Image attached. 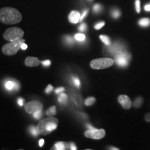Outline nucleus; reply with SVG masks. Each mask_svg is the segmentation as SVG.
Returning <instances> with one entry per match:
<instances>
[{"label": "nucleus", "mask_w": 150, "mask_h": 150, "mask_svg": "<svg viewBox=\"0 0 150 150\" xmlns=\"http://www.w3.org/2000/svg\"><path fill=\"white\" fill-rule=\"evenodd\" d=\"M22 19L21 13L16 8L6 7L0 10V21L7 25L18 23Z\"/></svg>", "instance_id": "1"}, {"label": "nucleus", "mask_w": 150, "mask_h": 150, "mask_svg": "<svg viewBox=\"0 0 150 150\" xmlns=\"http://www.w3.org/2000/svg\"><path fill=\"white\" fill-rule=\"evenodd\" d=\"M59 120L55 117L50 116L41 120L37 126L39 134L42 135L50 134L57 128Z\"/></svg>", "instance_id": "2"}, {"label": "nucleus", "mask_w": 150, "mask_h": 150, "mask_svg": "<svg viewBox=\"0 0 150 150\" xmlns=\"http://www.w3.org/2000/svg\"><path fill=\"white\" fill-rule=\"evenodd\" d=\"M25 39H20L10 43H6L2 48V52L8 56L14 55L20 48H21V45L22 43H25Z\"/></svg>", "instance_id": "3"}, {"label": "nucleus", "mask_w": 150, "mask_h": 150, "mask_svg": "<svg viewBox=\"0 0 150 150\" xmlns=\"http://www.w3.org/2000/svg\"><path fill=\"white\" fill-rule=\"evenodd\" d=\"M24 31L19 27H14L7 29L4 33V38L8 41H15L22 39Z\"/></svg>", "instance_id": "4"}, {"label": "nucleus", "mask_w": 150, "mask_h": 150, "mask_svg": "<svg viewBox=\"0 0 150 150\" xmlns=\"http://www.w3.org/2000/svg\"><path fill=\"white\" fill-rule=\"evenodd\" d=\"M114 64V61L110 58H101L93 59L90 62L91 68L95 70H101L111 67Z\"/></svg>", "instance_id": "5"}, {"label": "nucleus", "mask_w": 150, "mask_h": 150, "mask_svg": "<svg viewBox=\"0 0 150 150\" xmlns=\"http://www.w3.org/2000/svg\"><path fill=\"white\" fill-rule=\"evenodd\" d=\"M131 59V54L126 50L121 51L115 55V62L116 64L121 67H127Z\"/></svg>", "instance_id": "6"}, {"label": "nucleus", "mask_w": 150, "mask_h": 150, "mask_svg": "<svg viewBox=\"0 0 150 150\" xmlns=\"http://www.w3.org/2000/svg\"><path fill=\"white\" fill-rule=\"evenodd\" d=\"M85 136L87 138L92 139H101L105 136L106 132L103 129H93L87 130L85 133Z\"/></svg>", "instance_id": "7"}, {"label": "nucleus", "mask_w": 150, "mask_h": 150, "mask_svg": "<svg viewBox=\"0 0 150 150\" xmlns=\"http://www.w3.org/2000/svg\"><path fill=\"white\" fill-rule=\"evenodd\" d=\"M42 104L38 101H32L27 102L25 105V110L29 114H33L38 111H42Z\"/></svg>", "instance_id": "8"}, {"label": "nucleus", "mask_w": 150, "mask_h": 150, "mask_svg": "<svg viewBox=\"0 0 150 150\" xmlns=\"http://www.w3.org/2000/svg\"><path fill=\"white\" fill-rule=\"evenodd\" d=\"M118 101L119 103L125 109H129L132 106V102L129 96L125 95H121L118 97Z\"/></svg>", "instance_id": "9"}, {"label": "nucleus", "mask_w": 150, "mask_h": 150, "mask_svg": "<svg viewBox=\"0 0 150 150\" xmlns=\"http://www.w3.org/2000/svg\"><path fill=\"white\" fill-rule=\"evenodd\" d=\"M6 89L8 91H17L20 88V83L16 80H7L5 82Z\"/></svg>", "instance_id": "10"}, {"label": "nucleus", "mask_w": 150, "mask_h": 150, "mask_svg": "<svg viewBox=\"0 0 150 150\" xmlns=\"http://www.w3.org/2000/svg\"><path fill=\"white\" fill-rule=\"evenodd\" d=\"M80 12L78 11H72L69 15V20L71 23L76 24L80 22L81 18Z\"/></svg>", "instance_id": "11"}, {"label": "nucleus", "mask_w": 150, "mask_h": 150, "mask_svg": "<svg viewBox=\"0 0 150 150\" xmlns=\"http://www.w3.org/2000/svg\"><path fill=\"white\" fill-rule=\"evenodd\" d=\"M108 51L112 54H116L122 51H125V47L122 44H121L120 43H116L115 44H113L112 46L108 48Z\"/></svg>", "instance_id": "12"}, {"label": "nucleus", "mask_w": 150, "mask_h": 150, "mask_svg": "<svg viewBox=\"0 0 150 150\" xmlns=\"http://www.w3.org/2000/svg\"><path fill=\"white\" fill-rule=\"evenodd\" d=\"M25 65L28 67H36L40 64V61L37 57H27L25 61Z\"/></svg>", "instance_id": "13"}, {"label": "nucleus", "mask_w": 150, "mask_h": 150, "mask_svg": "<svg viewBox=\"0 0 150 150\" xmlns=\"http://www.w3.org/2000/svg\"><path fill=\"white\" fill-rule=\"evenodd\" d=\"M70 149V145L66 142H59L51 148L52 150H66Z\"/></svg>", "instance_id": "14"}, {"label": "nucleus", "mask_w": 150, "mask_h": 150, "mask_svg": "<svg viewBox=\"0 0 150 150\" xmlns=\"http://www.w3.org/2000/svg\"><path fill=\"white\" fill-rule=\"evenodd\" d=\"M139 24L141 27H149L150 25V19L149 18H143L140 19L139 21Z\"/></svg>", "instance_id": "15"}, {"label": "nucleus", "mask_w": 150, "mask_h": 150, "mask_svg": "<svg viewBox=\"0 0 150 150\" xmlns=\"http://www.w3.org/2000/svg\"><path fill=\"white\" fill-rule=\"evenodd\" d=\"M143 103V98L141 97H138L136 99H134V101L133 102V106L135 108H139L142 106Z\"/></svg>", "instance_id": "16"}, {"label": "nucleus", "mask_w": 150, "mask_h": 150, "mask_svg": "<svg viewBox=\"0 0 150 150\" xmlns=\"http://www.w3.org/2000/svg\"><path fill=\"white\" fill-rule=\"evenodd\" d=\"M68 100V96L65 93H62L59 95V96L58 98V101L62 105L66 104Z\"/></svg>", "instance_id": "17"}, {"label": "nucleus", "mask_w": 150, "mask_h": 150, "mask_svg": "<svg viewBox=\"0 0 150 150\" xmlns=\"http://www.w3.org/2000/svg\"><path fill=\"white\" fill-rule=\"evenodd\" d=\"M46 114L48 116H53L54 115H55L56 114V107L54 106H52L50 107L46 111Z\"/></svg>", "instance_id": "18"}, {"label": "nucleus", "mask_w": 150, "mask_h": 150, "mask_svg": "<svg viewBox=\"0 0 150 150\" xmlns=\"http://www.w3.org/2000/svg\"><path fill=\"white\" fill-rule=\"evenodd\" d=\"M100 38L105 45L106 46H110L111 44V40L109 37H108L106 35H100Z\"/></svg>", "instance_id": "19"}, {"label": "nucleus", "mask_w": 150, "mask_h": 150, "mask_svg": "<svg viewBox=\"0 0 150 150\" xmlns=\"http://www.w3.org/2000/svg\"><path fill=\"white\" fill-rule=\"evenodd\" d=\"M29 131H30V132L31 133V134L35 137L38 136V134H39L37 127H35V126H31L29 127Z\"/></svg>", "instance_id": "20"}, {"label": "nucleus", "mask_w": 150, "mask_h": 150, "mask_svg": "<svg viewBox=\"0 0 150 150\" xmlns=\"http://www.w3.org/2000/svg\"><path fill=\"white\" fill-rule=\"evenodd\" d=\"M96 102V99L95 97H90L88 98H87L85 100V103L86 106H90L92 105L95 102Z\"/></svg>", "instance_id": "21"}, {"label": "nucleus", "mask_w": 150, "mask_h": 150, "mask_svg": "<svg viewBox=\"0 0 150 150\" xmlns=\"http://www.w3.org/2000/svg\"><path fill=\"white\" fill-rule=\"evenodd\" d=\"M75 39L78 41H84L86 39V36L84 34L82 33H77L76 34L75 36Z\"/></svg>", "instance_id": "22"}, {"label": "nucleus", "mask_w": 150, "mask_h": 150, "mask_svg": "<svg viewBox=\"0 0 150 150\" xmlns=\"http://www.w3.org/2000/svg\"><path fill=\"white\" fill-rule=\"evenodd\" d=\"M121 15V12L118 9H113L111 11V15L115 18H118Z\"/></svg>", "instance_id": "23"}, {"label": "nucleus", "mask_w": 150, "mask_h": 150, "mask_svg": "<svg viewBox=\"0 0 150 150\" xmlns=\"http://www.w3.org/2000/svg\"><path fill=\"white\" fill-rule=\"evenodd\" d=\"M102 10V6L100 4H96L93 7V11L95 13H99Z\"/></svg>", "instance_id": "24"}, {"label": "nucleus", "mask_w": 150, "mask_h": 150, "mask_svg": "<svg viewBox=\"0 0 150 150\" xmlns=\"http://www.w3.org/2000/svg\"><path fill=\"white\" fill-rule=\"evenodd\" d=\"M72 79L73 83H74V84L75 85V86L77 87H80V81L79 78L77 77H73Z\"/></svg>", "instance_id": "25"}, {"label": "nucleus", "mask_w": 150, "mask_h": 150, "mask_svg": "<svg viewBox=\"0 0 150 150\" xmlns=\"http://www.w3.org/2000/svg\"><path fill=\"white\" fill-rule=\"evenodd\" d=\"M105 22H99L98 23H96V24L95 25V27H95V28L96 30H98L101 29V28L103 27V26H105Z\"/></svg>", "instance_id": "26"}, {"label": "nucleus", "mask_w": 150, "mask_h": 150, "mask_svg": "<svg viewBox=\"0 0 150 150\" xmlns=\"http://www.w3.org/2000/svg\"><path fill=\"white\" fill-rule=\"evenodd\" d=\"M33 115V118L36 119V120H39L40 118H41L42 115V111H38L36 112H35L34 113L32 114Z\"/></svg>", "instance_id": "27"}, {"label": "nucleus", "mask_w": 150, "mask_h": 150, "mask_svg": "<svg viewBox=\"0 0 150 150\" xmlns=\"http://www.w3.org/2000/svg\"><path fill=\"white\" fill-rule=\"evenodd\" d=\"M135 7L136 10L138 13L141 12V7H140V1L139 0H136L135 1Z\"/></svg>", "instance_id": "28"}, {"label": "nucleus", "mask_w": 150, "mask_h": 150, "mask_svg": "<svg viewBox=\"0 0 150 150\" xmlns=\"http://www.w3.org/2000/svg\"><path fill=\"white\" fill-rule=\"evenodd\" d=\"M64 40H65V42L69 45H72L74 43V40L71 36H66L64 38Z\"/></svg>", "instance_id": "29"}, {"label": "nucleus", "mask_w": 150, "mask_h": 150, "mask_svg": "<svg viewBox=\"0 0 150 150\" xmlns=\"http://www.w3.org/2000/svg\"><path fill=\"white\" fill-rule=\"evenodd\" d=\"M87 29V25L85 23H82L79 27V30L81 32H85Z\"/></svg>", "instance_id": "30"}, {"label": "nucleus", "mask_w": 150, "mask_h": 150, "mask_svg": "<svg viewBox=\"0 0 150 150\" xmlns=\"http://www.w3.org/2000/svg\"><path fill=\"white\" fill-rule=\"evenodd\" d=\"M54 89V87L53 86H52L51 85H48V86L47 87V88H46V90H45V92L47 94L50 93Z\"/></svg>", "instance_id": "31"}, {"label": "nucleus", "mask_w": 150, "mask_h": 150, "mask_svg": "<svg viewBox=\"0 0 150 150\" xmlns=\"http://www.w3.org/2000/svg\"><path fill=\"white\" fill-rule=\"evenodd\" d=\"M88 11H89V10H86L85 11H83V12L82 13V15L81 16L80 22H82V21L85 18V17L87 16V15L88 13Z\"/></svg>", "instance_id": "32"}, {"label": "nucleus", "mask_w": 150, "mask_h": 150, "mask_svg": "<svg viewBox=\"0 0 150 150\" xmlns=\"http://www.w3.org/2000/svg\"><path fill=\"white\" fill-rule=\"evenodd\" d=\"M41 64L42 65L45 67H48L50 64H51V61L48 59L45 60V61H43L41 62Z\"/></svg>", "instance_id": "33"}, {"label": "nucleus", "mask_w": 150, "mask_h": 150, "mask_svg": "<svg viewBox=\"0 0 150 150\" xmlns=\"http://www.w3.org/2000/svg\"><path fill=\"white\" fill-rule=\"evenodd\" d=\"M24 102H25V100L22 98H18L17 100V103L20 106H22L24 104Z\"/></svg>", "instance_id": "34"}, {"label": "nucleus", "mask_w": 150, "mask_h": 150, "mask_svg": "<svg viewBox=\"0 0 150 150\" xmlns=\"http://www.w3.org/2000/svg\"><path fill=\"white\" fill-rule=\"evenodd\" d=\"M64 91V87H59V88H56V89L55 90V93H57V94H59L60 93H61V92H62L63 91Z\"/></svg>", "instance_id": "35"}, {"label": "nucleus", "mask_w": 150, "mask_h": 150, "mask_svg": "<svg viewBox=\"0 0 150 150\" xmlns=\"http://www.w3.org/2000/svg\"><path fill=\"white\" fill-rule=\"evenodd\" d=\"M70 149L71 150H77V147L76 146V145H75V144L71 142L70 143Z\"/></svg>", "instance_id": "36"}, {"label": "nucleus", "mask_w": 150, "mask_h": 150, "mask_svg": "<svg viewBox=\"0 0 150 150\" xmlns=\"http://www.w3.org/2000/svg\"><path fill=\"white\" fill-rule=\"evenodd\" d=\"M145 118L147 122H150V113H148L145 115Z\"/></svg>", "instance_id": "37"}, {"label": "nucleus", "mask_w": 150, "mask_h": 150, "mask_svg": "<svg viewBox=\"0 0 150 150\" xmlns=\"http://www.w3.org/2000/svg\"><path fill=\"white\" fill-rule=\"evenodd\" d=\"M27 48V45L26 44H25V43H22V45H21V49L23 50H26Z\"/></svg>", "instance_id": "38"}, {"label": "nucleus", "mask_w": 150, "mask_h": 150, "mask_svg": "<svg viewBox=\"0 0 150 150\" xmlns=\"http://www.w3.org/2000/svg\"><path fill=\"white\" fill-rule=\"evenodd\" d=\"M145 10L146 11H150V4H147L145 6Z\"/></svg>", "instance_id": "39"}, {"label": "nucleus", "mask_w": 150, "mask_h": 150, "mask_svg": "<svg viewBox=\"0 0 150 150\" xmlns=\"http://www.w3.org/2000/svg\"><path fill=\"white\" fill-rule=\"evenodd\" d=\"M43 144H44V139H41L39 141V145L40 147H42Z\"/></svg>", "instance_id": "40"}, {"label": "nucleus", "mask_w": 150, "mask_h": 150, "mask_svg": "<svg viewBox=\"0 0 150 150\" xmlns=\"http://www.w3.org/2000/svg\"><path fill=\"white\" fill-rule=\"evenodd\" d=\"M86 126H87V128L88 129H95V128H94L93 127H92L91 125H90V124H87Z\"/></svg>", "instance_id": "41"}, {"label": "nucleus", "mask_w": 150, "mask_h": 150, "mask_svg": "<svg viewBox=\"0 0 150 150\" xmlns=\"http://www.w3.org/2000/svg\"><path fill=\"white\" fill-rule=\"evenodd\" d=\"M110 150H119V149L118 148H116V147H110Z\"/></svg>", "instance_id": "42"}, {"label": "nucleus", "mask_w": 150, "mask_h": 150, "mask_svg": "<svg viewBox=\"0 0 150 150\" xmlns=\"http://www.w3.org/2000/svg\"><path fill=\"white\" fill-rule=\"evenodd\" d=\"M90 1H92V0H90Z\"/></svg>", "instance_id": "43"}]
</instances>
